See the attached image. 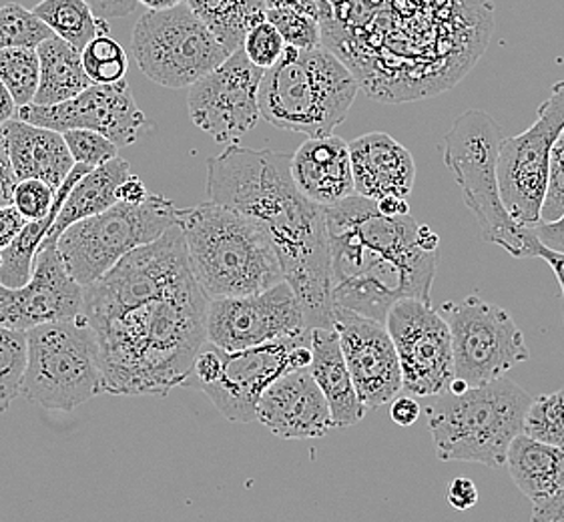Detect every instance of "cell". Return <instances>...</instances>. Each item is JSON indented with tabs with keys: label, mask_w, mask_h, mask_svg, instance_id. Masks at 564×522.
<instances>
[{
	"label": "cell",
	"mask_w": 564,
	"mask_h": 522,
	"mask_svg": "<svg viewBox=\"0 0 564 522\" xmlns=\"http://www.w3.org/2000/svg\"><path fill=\"white\" fill-rule=\"evenodd\" d=\"M207 302L195 275L155 287L85 285L77 318L95 334L102 394L167 396L185 384L205 344Z\"/></svg>",
	"instance_id": "6da1fadb"
},
{
	"label": "cell",
	"mask_w": 564,
	"mask_h": 522,
	"mask_svg": "<svg viewBox=\"0 0 564 522\" xmlns=\"http://www.w3.org/2000/svg\"><path fill=\"white\" fill-rule=\"evenodd\" d=\"M207 197L258 221L292 285L307 328H334V280L324 207L292 177V155L273 149L229 148L207 161Z\"/></svg>",
	"instance_id": "7a4b0ae2"
},
{
	"label": "cell",
	"mask_w": 564,
	"mask_h": 522,
	"mask_svg": "<svg viewBox=\"0 0 564 522\" xmlns=\"http://www.w3.org/2000/svg\"><path fill=\"white\" fill-rule=\"evenodd\" d=\"M334 280V306L386 324L400 300L430 304L441 261V238L414 217L380 214L373 199L354 194L324 207Z\"/></svg>",
	"instance_id": "3957f363"
},
{
	"label": "cell",
	"mask_w": 564,
	"mask_h": 522,
	"mask_svg": "<svg viewBox=\"0 0 564 522\" xmlns=\"http://www.w3.org/2000/svg\"><path fill=\"white\" fill-rule=\"evenodd\" d=\"M197 284L207 300L258 294L283 282L282 265L258 221L215 202L177 214Z\"/></svg>",
	"instance_id": "277c9868"
},
{
	"label": "cell",
	"mask_w": 564,
	"mask_h": 522,
	"mask_svg": "<svg viewBox=\"0 0 564 522\" xmlns=\"http://www.w3.org/2000/svg\"><path fill=\"white\" fill-rule=\"evenodd\" d=\"M360 83L327 46L285 45L261 77L260 113L270 126L307 137L332 135L350 113Z\"/></svg>",
	"instance_id": "5b68a950"
},
{
	"label": "cell",
	"mask_w": 564,
	"mask_h": 522,
	"mask_svg": "<svg viewBox=\"0 0 564 522\" xmlns=\"http://www.w3.org/2000/svg\"><path fill=\"white\" fill-rule=\"evenodd\" d=\"M531 402V394L505 376L434 396L426 418L438 460L505 466L508 446L522 432Z\"/></svg>",
	"instance_id": "8992f818"
},
{
	"label": "cell",
	"mask_w": 564,
	"mask_h": 522,
	"mask_svg": "<svg viewBox=\"0 0 564 522\" xmlns=\"http://www.w3.org/2000/svg\"><path fill=\"white\" fill-rule=\"evenodd\" d=\"M502 131L490 115L470 109L444 137V163L463 192L464 205L475 214L480 239L500 246L517 260L536 258L541 241L531 226L508 214L498 185Z\"/></svg>",
	"instance_id": "52a82bcc"
},
{
	"label": "cell",
	"mask_w": 564,
	"mask_h": 522,
	"mask_svg": "<svg viewBox=\"0 0 564 522\" xmlns=\"http://www.w3.org/2000/svg\"><path fill=\"white\" fill-rule=\"evenodd\" d=\"M101 363L93 329L80 318L26 329L21 396L46 410L70 412L102 394Z\"/></svg>",
	"instance_id": "ba28073f"
},
{
	"label": "cell",
	"mask_w": 564,
	"mask_h": 522,
	"mask_svg": "<svg viewBox=\"0 0 564 522\" xmlns=\"http://www.w3.org/2000/svg\"><path fill=\"white\" fill-rule=\"evenodd\" d=\"M180 209L163 195L149 194L143 202H117L97 216L68 226L57 239L67 272L83 287L99 280L129 251L161 238L177 224Z\"/></svg>",
	"instance_id": "9c48e42d"
},
{
	"label": "cell",
	"mask_w": 564,
	"mask_h": 522,
	"mask_svg": "<svg viewBox=\"0 0 564 522\" xmlns=\"http://www.w3.org/2000/svg\"><path fill=\"white\" fill-rule=\"evenodd\" d=\"M131 51L143 75L170 89L189 87L231 55L187 2L145 12L133 29Z\"/></svg>",
	"instance_id": "30bf717a"
},
{
	"label": "cell",
	"mask_w": 564,
	"mask_h": 522,
	"mask_svg": "<svg viewBox=\"0 0 564 522\" xmlns=\"http://www.w3.org/2000/svg\"><path fill=\"white\" fill-rule=\"evenodd\" d=\"M451 329L454 378L466 387H480L531 358L524 334L505 307L468 295L444 302L441 309Z\"/></svg>",
	"instance_id": "8fae6325"
},
{
	"label": "cell",
	"mask_w": 564,
	"mask_h": 522,
	"mask_svg": "<svg viewBox=\"0 0 564 522\" xmlns=\"http://www.w3.org/2000/svg\"><path fill=\"white\" fill-rule=\"evenodd\" d=\"M564 131V80L554 83L551 97L542 102L536 121L524 133L505 137L498 155V185L500 197L522 226L541 221V205L546 180L549 157L554 141Z\"/></svg>",
	"instance_id": "7c38bea8"
},
{
	"label": "cell",
	"mask_w": 564,
	"mask_h": 522,
	"mask_svg": "<svg viewBox=\"0 0 564 522\" xmlns=\"http://www.w3.org/2000/svg\"><path fill=\"white\" fill-rule=\"evenodd\" d=\"M386 329L402 370V392L438 396L454 380L451 329L441 312L422 300H400L390 307Z\"/></svg>",
	"instance_id": "4fadbf2b"
},
{
	"label": "cell",
	"mask_w": 564,
	"mask_h": 522,
	"mask_svg": "<svg viewBox=\"0 0 564 522\" xmlns=\"http://www.w3.org/2000/svg\"><path fill=\"white\" fill-rule=\"evenodd\" d=\"M221 374L204 392L227 421L251 424L261 394L280 378L312 362V329L256 348L224 352Z\"/></svg>",
	"instance_id": "5bb4252c"
},
{
	"label": "cell",
	"mask_w": 564,
	"mask_h": 522,
	"mask_svg": "<svg viewBox=\"0 0 564 522\" xmlns=\"http://www.w3.org/2000/svg\"><path fill=\"white\" fill-rule=\"evenodd\" d=\"M305 329L310 328L304 309L285 280L258 294L227 295L207 302L205 341L224 352L248 350Z\"/></svg>",
	"instance_id": "9a60e30c"
},
{
	"label": "cell",
	"mask_w": 564,
	"mask_h": 522,
	"mask_svg": "<svg viewBox=\"0 0 564 522\" xmlns=\"http://www.w3.org/2000/svg\"><path fill=\"white\" fill-rule=\"evenodd\" d=\"M263 68L249 61L239 46L229 57L189 85L187 109L193 126L214 137L217 143H238L260 121Z\"/></svg>",
	"instance_id": "2e32d148"
},
{
	"label": "cell",
	"mask_w": 564,
	"mask_h": 522,
	"mask_svg": "<svg viewBox=\"0 0 564 522\" xmlns=\"http://www.w3.org/2000/svg\"><path fill=\"white\" fill-rule=\"evenodd\" d=\"M17 119L58 133L68 129H90L111 139L119 149L133 145L145 127V115L137 107L124 79L111 85L93 83L68 101L23 105L17 109Z\"/></svg>",
	"instance_id": "e0dca14e"
},
{
	"label": "cell",
	"mask_w": 564,
	"mask_h": 522,
	"mask_svg": "<svg viewBox=\"0 0 564 522\" xmlns=\"http://www.w3.org/2000/svg\"><path fill=\"white\" fill-rule=\"evenodd\" d=\"M83 306V285L67 272L55 239H45L34 258L31 280L21 287L0 284V324L26 329L75 319Z\"/></svg>",
	"instance_id": "ac0fdd59"
},
{
	"label": "cell",
	"mask_w": 564,
	"mask_h": 522,
	"mask_svg": "<svg viewBox=\"0 0 564 522\" xmlns=\"http://www.w3.org/2000/svg\"><path fill=\"white\" fill-rule=\"evenodd\" d=\"M334 329L361 406L368 412L390 404L402 392V370L384 324L334 306Z\"/></svg>",
	"instance_id": "d6986e66"
},
{
	"label": "cell",
	"mask_w": 564,
	"mask_h": 522,
	"mask_svg": "<svg viewBox=\"0 0 564 522\" xmlns=\"http://www.w3.org/2000/svg\"><path fill=\"white\" fill-rule=\"evenodd\" d=\"M256 422L285 441L322 438L334 428L329 404L310 366L280 376L261 394Z\"/></svg>",
	"instance_id": "ffe728a7"
},
{
	"label": "cell",
	"mask_w": 564,
	"mask_h": 522,
	"mask_svg": "<svg viewBox=\"0 0 564 522\" xmlns=\"http://www.w3.org/2000/svg\"><path fill=\"white\" fill-rule=\"evenodd\" d=\"M356 194L373 202L408 199L416 183L412 153L388 133H366L348 143Z\"/></svg>",
	"instance_id": "44dd1931"
},
{
	"label": "cell",
	"mask_w": 564,
	"mask_h": 522,
	"mask_svg": "<svg viewBox=\"0 0 564 522\" xmlns=\"http://www.w3.org/2000/svg\"><path fill=\"white\" fill-rule=\"evenodd\" d=\"M292 177L302 194L322 207L356 194L350 148L341 137H310L292 155Z\"/></svg>",
	"instance_id": "7402d4cb"
},
{
	"label": "cell",
	"mask_w": 564,
	"mask_h": 522,
	"mask_svg": "<svg viewBox=\"0 0 564 522\" xmlns=\"http://www.w3.org/2000/svg\"><path fill=\"white\" fill-rule=\"evenodd\" d=\"M0 131L17 182L41 180L57 192L75 167L63 133L14 117L0 127Z\"/></svg>",
	"instance_id": "603a6c76"
},
{
	"label": "cell",
	"mask_w": 564,
	"mask_h": 522,
	"mask_svg": "<svg viewBox=\"0 0 564 522\" xmlns=\"http://www.w3.org/2000/svg\"><path fill=\"white\" fill-rule=\"evenodd\" d=\"M310 370L329 404L334 428H350L358 424L364 418L366 409L361 406L354 387L336 329L312 328Z\"/></svg>",
	"instance_id": "cb8c5ba5"
},
{
	"label": "cell",
	"mask_w": 564,
	"mask_h": 522,
	"mask_svg": "<svg viewBox=\"0 0 564 522\" xmlns=\"http://www.w3.org/2000/svg\"><path fill=\"white\" fill-rule=\"evenodd\" d=\"M508 475L517 489L531 499H551L564 489V446L541 443L520 432L508 446Z\"/></svg>",
	"instance_id": "d4e9b609"
},
{
	"label": "cell",
	"mask_w": 564,
	"mask_h": 522,
	"mask_svg": "<svg viewBox=\"0 0 564 522\" xmlns=\"http://www.w3.org/2000/svg\"><path fill=\"white\" fill-rule=\"evenodd\" d=\"M129 175H131V167L119 155L102 163L99 167H93L89 173H85L79 182L70 187L67 199L63 202V207H61L57 219L46 239L57 241L58 236L68 226L113 207L119 202L117 189Z\"/></svg>",
	"instance_id": "484cf974"
},
{
	"label": "cell",
	"mask_w": 564,
	"mask_h": 522,
	"mask_svg": "<svg viewBox=\"0 0 564 522\" xmlns=\"http://www.w3.org/2000/svg\"><path fill=\"white\" fill-rule=\"evenodd\" d=\"M93 167L75 163V167L70 170L67 180L61 183V187L55 194V202L51 205V211L41 219L26 221L23 229L19 231V236L12 239L11 243L0 251V284L7 287H21L31 280L33 273V263L41 243L45 241L48 231L53 228L58 211L63 207V202L67 199L68 192L75 183L79 182L85 173H89Z\"/></svg>",
	"instance_id": "4316f807"
},
{
	"label": "cell",
	"mask_w": 564,
	"mask_h": 522,
	"mask_svg": "<svg viewBox=\"0 0 564 522\" xmlns=\"http://www.w3.org/2000/svg\"><path fill=\"white\" fill-rule=\"evenodd\" d=\"M36 55L41 63L39 89L33 101L36 105L68 101L93 85L83 67L80 51L57 34L36 46Z\"/></svg>",
	"instance_id": "83f0119b"
},
{
	"label": "cell",
	"mask_w": 564,
	"mask_h": 522,
	"mask_svg": "<svg viewBox=\"0 0 564 522\" xmlns=\"http://www.w3.org/2000/svg\"><path fill=\"white\" fill-rule=\"evenodd\" d=\"M229 53L243 45L251 26L265 21V0H185Z\"/></svg>",
	"instance_id": "f1b7e54d"
},
{
	"label": "cell",
	"mask_w": 564,
	"mask_h": 522,
	"mask_svg": "<svg viewBox=\"0 0 564 522\" xmlns=\"http://www.w3.org/2000/svg\"><path fill=\"white\" fill-rule=\"evenodd\" d=\"M33 12L53 34L77 51H83L97 34L109 33V24L93 12L87 0H43Z\"/></svg>",
	"instance_id": "f546056e"
},
{
	"label": "cell",
	"mask_w": 564,
	"mask_h": 522,
	"mask_svg": "<svg viewBox=\"0 0 564 522\" xmlns=\"http://www.w3.org/2000/svg\"><path fill=\"white\" fill-rule=\"evenodd\" d=\"M39 75L41 63L36 46H11L0 51V80L11 91L17 109L34 101Z\"/></svg>",
	"instance_id": "4dcf8cb0"
},
{
	"label": "cell",
	"mask_w": 564,
	"mask_h": 522,
	"mask_svg": "<svg viewBox=\"0 0 564 522\" xmlns=\"http://www.w3.org/2000/svg\"><path fill=\"white\" fill-rule=\"evenodd\" d=\"M26 368V331L0 324V414L11 409L12 400L21 396Z\"/></svg>",
	"instance_id": "1f68e13d"
},
{
	"label": "cell",
	"mask_w": 564,
	"mask_h": 522,
	"mask_svg": "<svg viewBox=\"0 0 564 522\" xmlns=\"http://www.w3.org/2000/svg\"><path fill=\"white\" fill-rule=\"evenodd\" d=\"M80 57L85 73L95 85H111L123 80L129 68V58L123 46L109 33L97 34L80 51Z\"/></svg>",
	"instance_id": "d6a6232c"
},
{
	"label": "cell",
	"mask_w": 564,
	"mask_h": 522,
	"mask_svg": "<svg viewBox=\"0 0 564 522\" xmlns=\"http://www.w3.org/2000/svg\"><path fill=\"white\" fill-rule=\"evenodd\" d=\"M522 432L541 443L564 446V390L532 398Z\"/></svg>",
	"instance_id": "836d02e7"
},
{
	"label": "cell",
	"mask_w": 564,
	"mask_h": 522,
	"mask_svg": "<svg viewBox=\"0 0 564 522\" xmlns=\"http://www.w3.org/2000/svg\"><path fill=\"white\" fill-rule=\"evenodd\" d=\"M53 31L33 11L17 2L0 4V51L11 46H39Z\"/></svg>",
	"instance_id": "e575fe53"
},
{
	"label": "cell",
	"mask_w": 564,
	"mask_h": 522,
	"mask_svg": "<svg viewBox=\"0 0 564 522\" xmlns=\"http://www.w3.org/2000/svg\"><path fill=\"white\" fill-rule=\"evenodd\" d=\"M265 19L280 31L285 45L295 48H314L322 45L319 21L310 14L292 9H268Z\"/></svg>",
	"instance_id": "d590c367"
},
{
	"label": "cell",
	"mask_w": 564,
	"mask_h": 522,
	"mask_svg": "<svg viewBox=\"0 0 564 522\" xmlns=\"http://www.w3.org/2000/svg\"><path fill=\"white\" fill-rule=\"evenodd\" d=\"M68 153L75 163L99 167L119 155V148L111 139L90 129H68L63 133Z\"/></svg>",
	"instance_id": "8d00e7d4"
},
{
	"label": "cell",
	"mask_w": 564,
	"mask_h": 522,
	"mask_svg": "<svg viewBox=\"0 0 564 522\" xmlns=\"http://www.w3.org/2000/svg\"><path fill=\"white\" fill-rule=\"evenodd\" d=\"M241 48L256 67L270 68L282 57L285 41L280 31L265 19L249 29Z\"/></svg>",
	"instance_id": "74e56055"
},
{
	"label": "cell",
	"mask_w": 564,
	"mask_h": 522,
	"mask_svg": "<svg viewBox=\"0 0 564 522\" xmlns=\"http://www.w3.org/2000/svg\"><path fill=\"white\" fill-rule=\"evenodd\" d=\"M55 189L41 180H23L17 182L12 192V205L17 211L26 219L34 221L41 219L51 211V205L55 202Z\"/></svg>",
	"instance_id": "f35d334b"
},
{
	"label": "cell",
	"mask_w": 564,
	"mask_h": 522,
	"mask_svg": "<svg viewBox=\"0 0 564 522\" xmlns=\"http://www.w3.org/2000/svg\"><path fill=\"white\" fill-rule=\"evenodd\" d=\"M221 366H224L221 350L212 346L209 341H205L193 362V374L197 376L199 387L215 382L217 376L221 374Z\"/></svg>",
	"instance_id": "ab89813d"
},
{
	"label": "cell",
	"mask_w": 564,
	"mask_h": 522,
	"mask_svg": "<svg viewBox=\"0 0 564 522\" xmlns=\"http://www.w3.org/2000/svg\"><path fill=\"white\" fill-rule=\"evenodd\" d=\"M478 499H480V494H478V489H476V485L470 478H454L448 485V489H446V500H448L452 509H456V511H470L473 507H476Z\"/></svg>",
	"instance_id": "60d3db41"
},
{
	"label": "cell",
	"mask_w": 564,
	"mask_h": 522,
	"mask_svg": "<svg viewBox=\"0 0 564 522\" xmlns=\"http://www.w3.org/2000/svg\"><path fill=\"white\" fill-rule=\"evenodd\" d=\"M26 219H24L14 205H0V251L4 250L12 239L19 236L23 229Z\"/></svg>",
	"instance_id": "b9f144b4"
},
{
	"label": "cell",
	"mask_w": 564,
	"mask_h": 522,
	"mask_svg": "<svg viewBox=\"0 0 564 522\" xmlns=\"http://www.w3.org/2000/svg\"><path fill=\"white\" fill-rule=\"evenodd\" d=\"M531 519L534 522H564V489L551 499L532 502Z\"/></svg>",
	"instance_id": "7bdbcfd3"
},
{
	"label": "cell",
	"mask_w": 564,
	"mask_h": 522,
	"mask_svg": "<svg viewBox=\"0 0 564 522\" xmlns=\"http://www.w3.org/2000/svg\"><path fill=\"white\" fill-rule=\"evenodd\" d=\"M420 404H417V400L414 396H398L392 400V409H390V418L398 424V426H402V428H408V426H412L414 422L420 418Z\"/></svg>",
	"instance_id": "ee69618b"
},
{
	"label": "cell",
	"mask_w": 564,
	"mask_h": 522,
	"mask_svg": "<svg viewBox=\"0 0 564 522\" xmlns=\"http://www.w3.org/2000/svg\"><path fill=\"white\" fill-rule=\"evenodd\" d=\"M93 12L105 21L109 19H123L127 14L135 12L139 2L137 0H87Z\"/></svg>",
	"instance_id": "f6af8a7d"
},
{
	"label": "cell",
	"mask_w": 564,
	"mask_h": 522,
	"mask_svg": "<svg viewBox=\"0 0 564 522\" xmlns=\"http://www.w3.org/2000/svg\"><path fill=\"white\" fill-rule=\"evenodd\" d=\"M17 185V177L12 173L11 161L4 145V137L0 131V205L12 204V192Z\"/></svg>",
	"instance_id": "bcb514c9"
},
{
	"label": "cell",
	"mask_w": 564,
	"mask_h": 522,
	"mask_svg": "<svg viewBox=\"0 0 564 522\" xmlns=\"http://www.w3.org/2000/svg\"><path fill=\"white\" fill-rule=\"evenodd\" d=\"M532 229H534V233H536V238H539L542 246L564 253V214L556 221L536 224V226H532Z\"/></svg>",
	"instance_id": "7dc6e473"
},
{
	"label": "cell",
	"mask_w": 564,
	"mask_h": 522,
	"mask_svg": "<svg viewBox=\"0 0 564 522\" xmlns=\"http://www.w3.org/2000/svg\"><path fill=\"white\" fill-rule=\"evenodd\" d=\"M149 192L145 187V183L141 182L137 175H129L117 189V199L119 202H127V204H137V202H143L148 197Z\"/></svg>",
	"instance_id": "c3c4849f"
},
{
	"label": "cell",
	"mask_w": 564,
	"mask_h": 522,
	"mask_svg": "<svg viewBox=\"0 0 564 522\" xmlns=\"http://www.w3.org/2000/svg\"><path fill=\"white\" fill-rule=\"evenodd\" d=\"M268 9H292L319 21V0H265Z\"/></svg>",
	"instance_id": "681fc988"
},
{
	"label": "cell",
	"mask_w": 564,
	"mask_h": 522,
	"mask_svg": "<svg viewBox=\"0 0 564 522\" xmlns=\"http://www.w3.org/2000/svg\"><path fill=\"white\" fill-rule=\"evenodd\" d=\"M536 258H541V260L546 261L549 265H551V270H553L554 275H556V280H558V285H561V304H563V322H564V253L563 251H554L551 248H546V246H542L539 248V255Z\"/></svg>",
	"instance_id": "f907efd6"
},
{
	"label": "cell",
	"mask_w": 564,
	"mask_h": 522,
	"mask_svg": "<svg viewBox=\"0 0 564 522\" xmlns=\"http://www.w3.org/2000/svg\"><path fill=\"white\" fill-rule=\"evenodd\" d=\"M376 205H378L380 214H384V216L400 217L410 214V205L406 199H400V197H386V199L376 202Z\"/></svg>",
	"instance_id": "816d5d0a"
},
{
	"label": "cell",
	"mask_w": 564,
	"mask_h": 522,
	"mask_svg": "<svg viewBox=\"0 0 564 522\" xmlns=\"http://www.w3.org/2000/svg\"><path fill=\"white\" fill-rule=\"evenodd\" d=\"M14 115H17V102L12 99L11 91L0 80V127L11 121Z\"/></svg>",
	"instance_id": "f5cc1de1"
},
{
	"label": "cell",
	"mask_w": 564,
	"mask_h": 522,
	"mask_svg": "<svg viewBox=\"0 0 564 522\" xmlns=\"http://www.w3.org/2000/svg\"><path fill=\"white\" fill-rule=\"evenodd\" d=\"M137 2L143 4L149 11H167V9H173V7H177V4L185 2V0H137Z\"/></svg>",
	"instance_id": "db71d44e"
},
{
	"label": "cell",
	"mask_w": 564,
	"mask_h": 522,
	"mask_svg": "<svg viewBox=\"0 0 564 522\" xmlns=\"http://www.w3.org/2000/svg\"><path fill=\"white\" fill-rule=\"evenodd\" d=\"M549 161H554V163H558V165H563L564 167V131L558 135V139L554 141L553 151H551Z\"/></svg>",
	"instance_id": "11a10c76"
}]
</instances>
